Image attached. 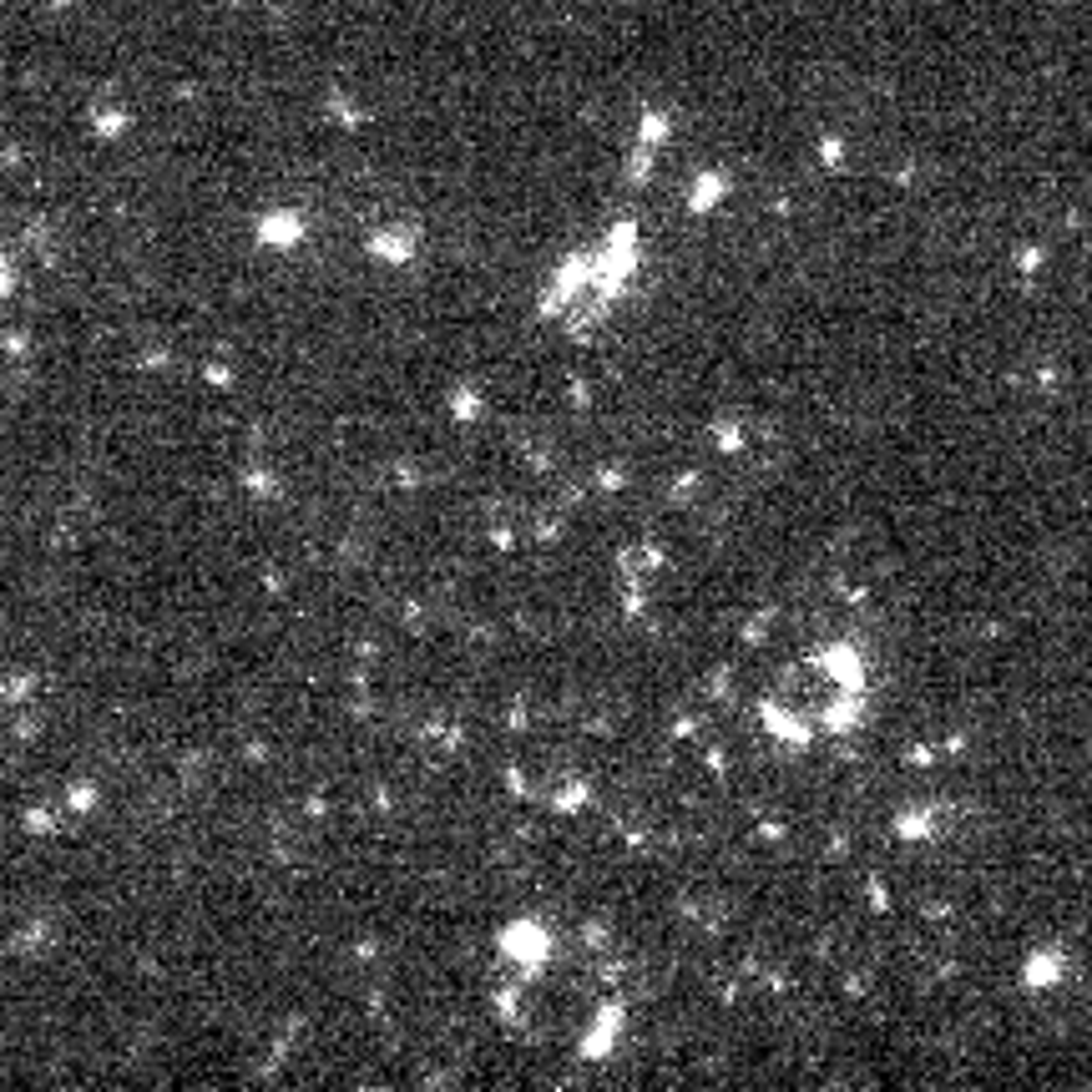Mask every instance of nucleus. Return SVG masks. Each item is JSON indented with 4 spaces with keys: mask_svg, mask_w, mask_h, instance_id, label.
<instances>
[{
    "mask_svg": "<svg viewBox=\"0 0 1092 1092\" xmlns=\"http://www.w3.org/2000/svg\"><path fill=\"white\" fill-rule=\"evenodd\" d=\"M592 278H597V253H572L566 264H557L547 294H541V319H552V314L566 319L582 298L592 294Z\"/></svg>",
    "mask_w": 1092,
    "mask_h": 1092,
    "instance_id": "1",
    "label": "nucleus"
},
{
    "mask_svg": "<svg viewBox=\"0 0 1092 1092\" xmlns=\"http://www.w3.org/2000/svg\"><path fill=\"white\" fill-rule=\"evenodd\" d=\"M496 946L511 966H521V976H536V971L552 961V930L541 926V921H527V916H521V921L501 926Z\"/></svg>",
    "mask_w": 1092,
    "mask_h": 1092,
    "instance_id": "2",
    "label": "nucleus"
},
{
    "mask_svg": "<svg viewBox=\"0 0 1092 1092\" xmlns=\"http://www.w3.org/2000/svg\"><path fill=\"white\" fill-rule=\"evenodd\" d=\"M617 1032H623V1006H617V1001H607V1006L597 1012L592 1032L582 1037V1058H607V1052H612V1042H617Z\"/></svg>",
    "mask_w": 1092,
    "mask_h": 1092,
    "instance_id": "3",
    "label": "nucleus"
},
{
    "mask_svg": "<svg viewBox=\"0 0 1092 1092\" xmlns=\"http://www.w3.org/2000/svg\"><path fill=\"white\" fill-rule=\"evenodd\" d=\"M259 238H264L268 248H294L298 238H304V218L298 213H264L259 218Z\"/></svg>",
    "mask_w": 1092,
    "mask_h": 1092,
    "instance_id": "4",
    "label": "nucleus"
},
{
    "mask_svg": "<svg viewBox=\"0 0 1092 1092\" xmlns=\"http://www.w3.org/2000/svg\"><path fill=\"white\" fill-rule=\"evenodd\" d=\"M369 253H374L380 264H410L415 233H410V238H399V233H374V238H369Z\"/></svg>",
    "mask_w": 1092,
    "mask_h": 1092,
    "instance_id": "5",
    "label": "nucleus"
},
{
    "mask_svg": "<svg viewBox=\"0 0 1092 1092\" xmlns=\"http://www.w3.org/2000/svg\"><path fill=\"white\" fill-rule=\"evenodd\" d=\"M481 415V395L476 390H456V420H476Z\"/></svg>",
    "mask_w": 1092,
    "mask_h": 1092,
    "instance_id": "6",
    "label": "nucleus"
},
{
    "mask_svg": "<svg viewBox=\"0 0 1092 1092\" xmlns=\"http://www.w3.org/2000/svg\"><path fill=\"white\" fill-rule=\"evenodd\" d=\"M92 784H76V795H71V804H76V809H92Z\"/></svg>",
    "mask_w": 1092,
    "mask_h": 1092,
    "instance_id": "7",
    "label": "nucleus"
}]
</instances>
